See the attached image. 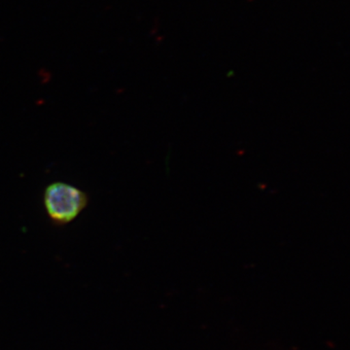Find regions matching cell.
Segmentation results:
<instances>
[{"label": "cell", "mask_w": 350, "mask_h": 350, "mask_svg": "<svg viewBox=\"0 0 350 350\" xmlns=\"http://www.w3.org/2000/svg\"><path fill=\"white\" fill-rule=\"evenodd\" d=\"M43 204L48 217L55 226H66L75 221L89 204V196L64 182H54L44 191Z\"/></svg>", "instance_id": "6da1fadb"}]
</instances>
